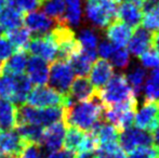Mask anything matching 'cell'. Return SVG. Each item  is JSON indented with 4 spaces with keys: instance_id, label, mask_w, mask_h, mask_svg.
Listing matches in <instances>:
<instances>
[{
    "instance_id": "obj_29",
    "label": "cell",
    "mask_w": 159,
    "mask_h": 158,
    "mask_svg": "<svg viewBox=\"0 0 159 158\" xmlns=\"http://www.w3.org/2000/svg\"><path fill=\"white\" fill-rule=\"evenodd\" d=\"M93 61H94V59H92L91 56H89L88 54H86L80 50L79 53L74 55L69 60L68 63L77 76H87L90 72Z\"/></svg>"
},
{
    "instance_id": "obj_19",
    "label": "cell",
    "mask_w": 159,
    "mask_h": 158,
    "mask_svg": "<svg viewBox=\"0 0 159 158\" xmlns=\"http://www.w3.org/2000/svg\"><path fill=\"white\" fill-rule=\"evenodd\" d=\"M106 37L115 46L124 48L127 46L132 36V28L119 20H114L106 27Z\"/></svg>"
},
{
    "instance_id": "obj_23",
    "label": "cell",
    "mask_w": 159,
    "mask_h": 158,
    "mask_svg": "<svg viewBox=\"0 0 159 158\" xmlns=\"http://www.w3.org/2000/svg\"><path fill=\"white\" fill-rule=\"evenodd\" d=\"M77 40L80 44V50L95 60L96 47L98 41V36L95 30L91 28H84L80 30Z\"/></svg>"
},
{
    "instance_id": "obj_48",
    "label": "cell",
    "mask_w": 159,
    "mask_h": 158,
    "mask_svg": "<svg viewBox=\"0 0 159 158\" xmlns=\"http://www.w3.org/2000/svg\"><path fill=\"white\" fill-rule=\"evenodd\" d=\"M11 2V0H0V13Z\"/></svg>"
},
{
    "instance_id": "obj_53",
    "label": "cell",
    "mask_w": 159,
    "mask_h": 158,
    "mask_svg": "<svg viewBox=\"0 0 159 158\" xmlns=\"http://www.w3.org/2000/svg\"><path fill=\"white\" fill-rule=\"evenodd\" d=\"M158 158H159V150H158Z\"/></svg>"
},
{
    "instance_id": "obj_13",
    "label": "cell",
    "mask_w": 159,
    "mask_h": 158,
    "mask_svg": "<svg viewBox=\"0 0 159 158\" xmlns=\"http://www.w3.org/2000/svg\"><path fill=\"white\" fill-rule=\"evenodd\" d=\"M24 24L26 28L30 30V34L36 36H43L50 33L55 24H57L54 20L50 19L42 12H30L24 15Z\"/></svg>"
},
{
    "instance_id": "obj_20",
    "label": "cell",
    "mask_w": 159,
    "mask_h": 158,
    "mask_svg": "<svg viewBox=\"0 0 159 158\" xmlns=\"http://www.w3.org/2000/svg\"><path fill=\"white\" fill-rule=\"evenodd\" d=\"M24 24V13L13 4V0L0 13V28L7 33Z\"/></svg>"
},
{
    "instance_id": "obj_51",
    "label": "cell",
    "mask_w": 159,
    "mask_h": 158,
    "mask_svg": "<svg viewBox=\"0 0 159 158\" xmlns=\"http://www.w3.org/2000/svg\"><path fill=\"white\" fill-rule=\"evenodd\" d=\"M0 158H11V157H8V156H1V155H0Z\"/></svg>"
},
{
    "instance_id": "obj_30",
    "label": "cell",
    "mask_w": 159,
    "mask_h": 158,
    "mask_svg": "<svg viewBox=\"0 0 159 158\" xmlns=\"http://www.w3.org/2000/svg\"><path fill=\"white\" fill-rule=\"evenodd\" d=\"M15 79H16V90H15V94L12 102L15 105H23L32 90V82L24 74L15 76Z\"/></svg>"
},
{
    "instance_id": "obj_44",
    "label": "cell",
    "mask_w": 159,
    "mask_h": 158,
    "mask_svg": "<svg viewBox=\"0 0 159 158\" xmlns=\"http://www.w3.org/2000/svg\"><path fill=\"white\" fill-rule=\"evenodd\" d=\"M158 6H159V0H143L142 4H141V8H142L143 13H145L157 8Z\"/></svg>"
},
{
    "instance_id": "obj_46",
    "label": "cell",
    "mask_w": 159,
    "mask_h": 158,
    "mask_svg": "<svg viewBox=\"0 0 159 158\" xmlns=\"http://www.w3.org/2000/svg\"><path fill=\"white\" fill-rule=\"evenodd\" d=\"M98 154L95 152H81L78 153L76 158H96Z\"/></svg>"
},
{
    "instance_id": "obj_36",
    "label": "cell",
    "mask_w": 159,
    "mask_h": 158,
    "mask_svg": "<svg viewBox=\"0 0 159 158\" xmlns=\"http://www.w3.org/2000/svg\"><path fill=\"white\" fill-rule=\"evenodd\" d=\"M143 27L148 30L159 29V6L148 12L143 13Z\"/></svg>"
},
{
    "instance_id": "obj_54",
    "label": "cell",
    "mask_w": 159,
    "mask_h": 158,
    "mask_svg": "<svg viewBox=\"0 0 159 158\" xmlns=\"http://www.w3.org/2000/svg\"><path fill=\"white\" fill-rule=\"evenodd\" d=\"M0 134H1V129H0Z\"/></svg>"
},
{
    "instance_id": "obj_43",
    "label": "cell",
    "mask_w": 159,
    "mask_h": 158,
    "mask_svg": "<svg viewBox=\"0 0 159 158\" xmlns=\"http://www.w3.org/2000/svg\"><path fill=\"white\" fill-rule=\"evenodd\" d=\"M46 158H76V155L74 152L64 148V150H59L57 152L51 153Z\"/></svg>"
},
{
    "instance_id": "obj_40",
    "label": "cell",
    "mask_w": 159,
    "mask_h": 158,
    "mask_svg": "<svg viewBox=\"0 0 159 158\" xmlns=\"http://www.w3.org/2000/svg\"><path fill=\"white\" fill-rule=\"evenodd\" d=\"M15 52H16V49L11 43L10 40L7 38L6 36L1 35L0 36V61H7Z\"/></svg>"
},
{
    "instance_id": "obj_38",
    "label": "cell",
    "mask_w": 159,
    "mask_h": 158,
    "mask_svg": "<svg viewBox=\"0 0 159 158\" xmlns=\"http://www.w3.org/2000/svg\"><path fill=\"white\" fill-rule=\"evenodd\" d=\"M42 1L43 0H13V4L25 14L41 8Z\"/></svg>"
},
{
    "instance_id": "obj_2",
    "label": "cell",
    "mask_w": 159,
    "mask_h": 158,
    "mask_svg": "<svg viewBox=\"0 0 159 158\" xmlns=\"http://www.w3.org/2000/svg\"><path fill=\"white\" fill-rule=\"evenodd\" d=\"M63 107L36 108L30 105L17 107V126L23 124H33L40 127H48L63 120ZM16 126V127H17Z\"/></svg>"
},
{
    "instance_id": "obj_47",
    "label": "cell",
    "mask_w": 159,
    "mask_h": 158,
    "mask_svg": "<svg viewBox=\"0 0 159 158\" xmlns=\"http://www.w3.org/2000/svg\"><path fill=\"white\" fill-rule=\"evenodd\" d=\"M152 137H153V144L156 147H159V126L152 132Z\"/></svg>"
},
{
    "instance_id": "obj_42",
    "label": "cell",
    "mask_w": 159,
    "mask_h": 158,
    "mask_svg": "<svg viewBox=\"0 0 159 158\" xmlns=\"http://www.w3.org/2000/svg\"><path fill=\"white\" fill-rule=\"evenodd\" d=\"M116 46L114 43H111L108 39L102 40L100 42V44L98 46V54L101 56V59L107 60L111 59V56L113 55L114 51L116 50Z\"/></svg>"
},
{
    "instance_id": "obj_49",
    "label": "cell",
    "mask_w": 159,
    "mask_h": 158,
    "mask_svg": "<svg viewBox=\"0 0 159 158\" xmlns=\"http://www.w3.org/2000/svg\"><path fill=\"white\" fill-rule=\"evenodd\" d=\"M122 1H127V2H133V3H136V4H142L143 0H122Z\"/></svg>"
},
{
    "instance_id": "obj_52",
    "label": "cell",
    "mask_w": 159,
    "mask_h": 158,
    "mask_svg": "<svg viewBox=\"0 0 159 158\" xmlns=\"http://www.w3.org/2000/svg\"><path fill=\"white\" fill-rule=\"evenodd\" d=\"M2 33H3V32H2V29H1V28H0V36H1V35H2Z\"/></svg>"
},
{
    "instance_id": "obj_18",
    "label": "cell",
    "mask_w": 159,
    "mask_h": 158,
    "mask_svg": "<svg viewBox=\"0 0 159 158\" xmlns=\"http://www.w3.org/2000/svg\"><path fill=\"white\" fill-rule=\"evenodd\" d=\"M90 81L96 90L102 89L114 76V67L106 60L100 59L90 68Z\"/></svg>"
},
{
    "instance_id": "obj_22",
    "label": "cell",
    "mask_w": 159,
    "mask_h": 158,
    "mask_svg": "<svg viewBox=\"0 0 159 158\" xmlns=\"http://www.w3.org/2000/svg\"><path fill=\"white\" fill-rule=\"evenodd\" d=\"M17 106L9 100L0 99V129L13 130L17 126Z\"/></svg>"
},
{
    "instance_id": "obj_4",
    "label": "cell",
    "mask_w": 159,
    "mask_h": 158,
    "mask_svg": "<svg viewBox=\"0 0 159 158\" xmlns=\"http://www.w3.org/2000/svg\"><path fill=\"white\" fill-rule=\"evenodd\" d=\"M118 6V0H88L86 17L96 29H104L116 20Z\"/></svg>"
},
{
    "instance_id": "obj_39",
    "label": "cell",
    "mask_w": 159,
    "mask_h": 158,
    "mask_svg": "<svg viewBox=\"0 0 159 158\" xmlns=\"http://www.w3.org/2000/svg\"><path fill=\"white\" fill-rule=\"evenodd\" d=\"M126 158H158V148L153 145L141 147L129 153Z\"/></svg>"
},
{
    "instance_id": "obj_9",
    "label": "cell",
    "mask_w": 159,
    "mask_h": 158,
    "mask_svg": "<svg viewBox=\"0 0 159 158\" xmlns=\"http://www.w3.org/2000/svg\"><path fill=\"white\" fill-rule=\"evenodd\" d=\"M136 128L153 132L159 126V101L147 100L136 110L134 115V124Z\"/></svg>"
},
{
    "instance_id": "obj_37",
    "label": "cell",
    "mask_w": 159,
    "mask_h": 158,
    "mask_svg": "<svg viewBox=\"0 0 159 158\" xmlns=\"http://www.w3.org/2000/svg\"><path fill=\"white\" fill-rule=\"evenodd\" d=\"M140 62L144 68H158L159 67V54L153 49L145 51L139 56Z\"/></svg>"
},
{
    "instance_id": "obj_24",
    "label": "cell",
    "mask_w": 159,
    "mask_h": 158,
    "mask_svg": "<svg viewBox=\"0 0 159 158\" xmlns=\"http://www.w3.org/2000/svg\"><path fill=\"white\" fill-rule=\"evenodd\" d=\"M125 75H126V79L128 84H129L130 88L132 89L133 94L135 95V97H139L143 91V89H144V84L146 81V70L143 66L135 65Z\"/></svg>"
},
{
    "instance_id": "obj_8",
    "label": "cell",
    "mask_w": 159,
    "mask_h": 158,
    "mask_svg": "<svg viewBox=\"0 0 159 158\" xmlns=\"http://www.w3.org/2000/svg\"><path fill=\"white\" fill-rule=\"evenodd\" d=\"M119 145L125 153H131L141 147L153 145L152 132L139 128H128L119 133Z\"/></svg>"
},
{
    "instance_id": "obj_28",
    "label": "cell",
    "mask_w": 159,
    "mask_h": 158,
    "mask_svg": "<svg viewBox=\"0 0 159 158\" xmlns=\"http://www.w3.org/2000/svg\"><path fill=\"white\" fill-rule=\"evenodd\" d=\"M17 133L27 144H40L43 128L33 124H23L16 127Z\"/></svg>"
},
{
    "instance_id": "obj_1",
    "label": "cell",
    "mask_w": 159,
    "mask_h": 158,
    "mask_svg": "<svg viewBox=\"0 0 159 158\" xmlns=\"http://www.w3.org/2000/svg\"><path fill=\"white\" fill-rule=\"evenodd\" d=\"M104 105L98 92L87 101L78 102L64 108L63 122L84 132H90L98 121L103 120Z\"/></svg>"
},
{
    "instance_id": "obj_55",
    "label": "cell",
    "mask_w": 159,
    "mask_h": 158,
    "mask_svg": "<svg viewBox=\"0 0 159 158\" xmlns=\"http://www.w3.org/2000/svg\"><path fill=\"white\" fill-rule=\"evenodd\" d=\"M96 158H98V157H96Z\"/></svg>"
},
{
    "instance_id": "obj_6",
    "label": "cell",
    "mask_w": 159,
    "mask_h": 158,
    "mask_svg": "<svg viewBox=\"0 0 159 158\" xmlns=\"http://www.w3.org/2000/svg\"><path fill=\"white\" fill-rule=\"evenodd\" d=\"M26 102L30 106L36 108L47 107H67L68 100L67 95L57 92L48 86H37L32 89Z\"/></svg>"
},
{
    "instance_id": "obj_17",
    "label": "cell",
    "mask_w": 159,
    "mask_h": 158,
    "mask_svg": "<svg viewBox=\"0 0 159 158\" xmlns=\"http://www.w3.org/2000/svg\"><path fill=\"white\" fill-rule=\"evenodd\" d=\"M116 19L131 28H136L142 23L143 11L140 4L124 1L118 6Z\"/></svg>"
},
{
    "instance_id": "obj_15",
    "label": "cell",
    "mask_w": 159,
    "mask_h": 158,
    "mask_svg": "<svg viewBox=\"0 0 159 158\" xmlns=\"http://www.w3.org/2000/svg\"><path fill=\"white\" fill-rule=\"evenodd\" d=\"M152 41H153V33L146 28L139 26L135 28L134 33H132L131 38L128 42V51L134 56L139 57L145 51L151 49Z\"/></svg>"
},
{
    "instance_id": "obj_31",
    "label": "cell",
    "mask_w": 159,
    "mask_h": 158,
    "mask_svg": "<svg viewBox=\"0 0 159 158\" xmlns=\"http://www.w3.org/2000/svg\"><path fill=\"white\" fill-rule=\"evenodd\" d=\"M84 137H86V132L77 128H74V127H69V129L65 133L63 145L66 150L74 153H78Z\"/></svg>"
},
{
    "instance_id": "obj_41",
    "label": "cell",
    "mask_w": 159,
    "mask_h": 158,
    "mask_svg": "<svg viewBox=\"0 0 159 158\" xmlns=\"http://www.w3.org/2000/svg\"><path fill=\"white\" fill-rule=\"evenodd\" d=\"M16 158H46L39 144H26Z\"/></svg>"
},
{
    "instance_id": "obj_21",
    "label": "cell",
    "mask_w": 159,
    "mask_h": 158,
    "mask_svg": "<svg viewBox=\"0 0 159 158\" xmlns=\"http://www.w3.org/2000/svg\"><path fill=\"white\" fill-rule=\"evenodd\" d=\"M27 52L26 51H16L3 63L1 75L9 76H19L24 74L27 65Z\"/></svg>"
},
{
    "instance_id": "obj_27",
    "label": "cell",
    "mask_w": 159,
    "mask_h": 158,
    "mask_svg": "<svg viewBox=\"0 0 159 158\" xmlns=\"http://www.w3.org/2000/svg\"><path fill=\"white\" fill-rule=\"evenodd\" d=\"M7 38L10 40L16 51H26L32 39V34L25 27H17L7 32ZM27 52V51H26Z\"/></svg>"
},
{
    "instance_id": "obj_10",
    "label": "cell",
    "mask_w": 159,
    "mask_h": 158,
    "mask_svg": "<svg viewBox=\"0 0 159 158\" xmlns=\"http://www.w3.org/2000/svg\"><path fill=\"white\" fill-rule=\"evenodd\" d=\"M65 133H66V126L63 120L50 124L46 129H43L41 142L39 145L44 156L47 157L51 153L61 150L63 146Z\"/></svg>"
},
{
    "instance_id": "obj_3",
    "label": "cell",
    "mask_w": 159,
    "mask_h": 158,
    "mask_svg": "<svg viewBox=\"0 0 159 158\" xmlns=\"http://www.w3.org/2000/svg\"><path fill=\"white\" fill-rule=\"evenodd\" d=\"M96 92L104 107L128 102L135 97L126 79V75L122 73L114 75L111 80L102 89L96 90Z\"/></svg>"
},
{
    "instance_id": "obj_14",
    "label": "cell",
    "mask_w": 159,
    "mask_h": 158,
    "mask_svg": "<svg viewBox=\"0 0 159 158\" xmlns=\"http://www.w3.org/2000/svg\"><path fill=\"white\" fill-rule=\"evenodd\" d=\"M17 131L9 130L0 134V155L16 158L26 146Z\"/></svg>"
},
{
    "instance_id": "obj_5",
    "label": "cell",
    "mask_w": 159,
    "mask_h": 158,
    "mask_svg": "<svg viewBox=\"0 0 159 158\" xmlns=\"http://www.w3.org/2000/svg\"><path fill=\"white\" fill-rule=\"evenodd\" d=\"M50 35L57 47V61L69 62L74 55L80 52V44L74 30L69 26L57 24L52 32H50Z\"/></svg>"
},
{
    "instance_id": "obj_32",
    "label": "cell",
    "mask_w": 159,
    "mask_h": 158,
    "mask_svg": "<svg viewBox=\"0 0 159 158\" xmlns=\"http://www.w3.org/2000/svg\"><path fill=\"white\" fill-rule=\"evenodd\" d=\"M16 90L15 76L1 75L0 76V99L9 100L12 102Z\"/></svg>"
},
{
    "instance_id": "obj_26",
    "label": "cell",
    "mask_w": 159,
    "mask_h": 158,
    "mask_svg": "<svg viewBox=\"0 0 159 158\" xmlns=\"http://www.w3.org/2000/svg\"><path fill=\"white\" fill-rule=\"evenodd\" d=\"M44 14L54 20L57 24H63L66 3L64 0H43L41 4Z\"/></svg>"
},
{
    "instance_id": "obj_16",
    "label": "cell",
    "mask_w": 159,
    "mask_h": 158,
    "mask_svg": "<svg viewBox=\"0 0 159 158\" xmlns=\"http://www.w3.org/2000/svg\"><path fill=\"white\" fill-rule=\"evenodd\" d=\"M27 77L32 84L37 86H44L49 80L50 66L46 61L37 56H32L28 59L26 65Z\"/></svg>"
},
{
    "instance_id": "obj_35",
    "label": "cell",
    "mask_w": 159,
    "mask_h": 158,
    "mask_svg": "<svg viewBox=\"0 0 159 158\" xmlns=\"http://www.w3.org/2000/svg\"><path fill=\"white\" fill-rule=\"evenodd\" d=\"M98 158H126L125 152L121 150L119 143H113L108 145L98 146Z\"/></svg>"
},
{
    "instance_id": "obj_7",
    "label": "cell",
    "mask_w": 159,
    "mask_h": 158,
    "mask_svg": "<svg viewBox=\"0 0 159 158\" xmlns=\"http://www.w3.org/2000/svg\"><path fill=\"white\" fill-rule=\"evenodd\" d=\"M74 77L75 73L68 62L54 61L50 67L48 81L50 82L51 88L67 95L71 82L74 81Z\"/></svg>"
},
{
    "instance_id": "obj_45",
    "label": "cell",
    "mask_w": 159,
    "mask_h": 158,
    "mask_svg": "<svg viewBox=\"0 0 159 158\" xmlns=\"http://www.w3.org/2000/svg\"><path fill=\"white\" fill-rule=\"evenodd\" d=\"M152 47L155 49V51L159 54V29L153 33V41H152Z\"/></svg>"
},
{
    "instance_id": "obj_11",
    "label": "cell",
    "mask_w": 159,
    "mask_h": 158,
    "mask_svg": "<svg viewBox=\"0 0 159 158\" xmlns=\"http://www.w3.org/2000/svg\"><path fill=\"white\" fill-rule=\"evenodd\" d=\"M27 52H30L33 56H37L43 61L54 62L57 55V47L55 41L51 37L50 33L43 36L33 37L27 47Z\"/></svg>"
},
{
    "instance_id": "obj_34",
    "label": "cell",
    "mask_w": 159,
    "mask_h": 158,
    "mask_svg": "<svg viewBox=\"0 0 159 158\" xmlns=\"http://www.w3.org/2000/svg\"><path fill=\"white\" fill-rule=\"evenodd\" d=\"M111 65L113 67L119 68V70H125L130 64V53L127 49L119 48L114 51L113 55L111 56Z\"/></svg>"
},
{
    "instance_id": "obj_50",
    "label": "cell",
    "mask_w": 159,
    "mask_h": 158,
    "mask_svg": "<svg viewBox=\"0 0 159 158\" xmlns=\"http://www.w3.org/2000/svg\"><path fill=\"white\" fill-rule=\"evenodd\" d=\"M2 66H3V63L0 61V76H1V72H2Z\"/></svg>"
},
{
    "instance_id": "obj_12",
    "label": "cell",
    "mask_w": 159,
    "mask_h": 158,
    "mask_svg": "<svg viewBox=\"0 0 159 158\" xmlns=\"http://www.w3.org/2000/svg\"><path fill=\"white\" fill-rule=\"evenodd\" d=\"M96 93V89L86 76H78L70 84L67 93L68 106L78 102L87 101Z\"/></svg>"
},
{
    "instance_id": "obj_25",
    "label": "cell",
    "mask_w": 159,
    "mask_h": 158,
    "mask_svg": "<svg viewBox=\"0 0 159 158\" xmlns=\"http://www.w3.org/2000/svg\"><path fill=\"white\" fill-rule=\"evenodd\" d=\"M66 3L63 24L67 26L78 27L82 20L81 0H64Z\"/></svg>"
},
{
    "instance_id": "obj_33",
    "label": "cell",
    "mask_w": 159,
    "mask_h": 158,
    "mask_svg": "<svg viewBox=\"0 0 159 158\" xmlns=\"http://www.w3.org/2000/svg\"><path fill=\"white\" fill-rule=\"evenodd\" d=\"M144 89L147 100L159 101V67L151 73L148 79L145 81Z\"/></svg>"
}]
</instances>
